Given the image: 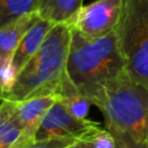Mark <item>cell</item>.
Listing matches in <instances>:
<instances>
[{
    "instance_id": "obj_1",
    "label": "cell",
    "mask_w": 148,
    "mask_h": 148,
    "mask_svg": "<svg viewBox=\"0 0 148 148\" xmlns=\"http://www.w3.org/2000/svg\"><path fill=\"white\" fill-rule=\"evenodd\" d=\"M66 72L79 92L94 104L126 74L116 29L99 37H88L72 29Z\"/></svg>"
},
{
    "instance_id": "obj_2",
    "label": "cell",
    "mask_w": 148,
    "mask_h": 148,
    "mask_svg": "<svg viewBox=\"0 0 148 148\" xmlns=\"http://www.w3.org/2000/svg\"><path fill=\"white\" fill-rule=\"evenodd\" d=\"M121 148H148V87L127 73L94 103Z\"/></svg>"
},
{
    "instance_id": "obj_3",
    "label": "cell",
    "mask_w": 148,
    "mask_h": 148,
    "mask_svg": "<svg viewBox=\"0 0 148 148\" xmlns=\"http://www.w3.org/2000/svg\"><path fill=\"white\" fill-rule=\"evenodd\" d=\"M71 37V24H54L40 49L17 74L13 89L1 98L21 102L51 95L58 96L67 77Z\"/></svg>"
},
{
    "instance_id": "obj_4",
    "label": "cell",
    "mask_w": 148,
    "mask_h": 148,
    "mask_svg": "<svg viewBox=\"0 0 148 148\" xmlns=\"http://www.w3.org/2000/svg\"><path fill=\"white\" fill-rule=\"evenodd\" d=\"M116 32L126 73L148 87V0H123Z\"/></svg>"
},
{
    "instance_id": "obj_5",
    "label": "cell",
    "mask_w": 148,
    "mask_h": 148,
    "mask_svg": "<svg viewBox=\"0 0 148 148\" xmlns=\"http://www.w3.org/2000/svg\"><path fill=\"white\" fill-rule=\"evenodd\" d=\"M123 0H96L83 6L71 23L72 29L88 37H99L116 29Z\"/></svg>"
},
{
    "instance_id": "obj_6",
    "label": "cell",
    "mask_w": 148,
    "mask_h": 148,
    "mask_svg": "<svg viewBox=\"0 0 148 148\" xmlns=\"http://www.w3.org/2000/svg\"><path fill=\"white\" fill-rule=\"evenodd\" d=\"M99 126L98 123L87 118L74 117L66 106L58 99L47 111L36 133L35 141L52 138H75L80 139L92 128Z\"/></svg>"
},
{
    "instance_id": "obj_7",
    "label": "cell",
    "mask_w": 148,
    "mask_h": 148,
    "mask_svg": "<svg viewBox=\"0 0 148 148\" xmlns=\"http://www.w3.org/2000/svg\"><path fill=\"white\" fill-rule=\"evenodd\" d=\"M58 99H59V96L51 95V96H44V97H37V98L16 102L17 113L23 127L22 139L20 145L16 148H20L24 145H28L35 141L36 133L42 124V120L44 119L50 108Z\"/></svg>"
},
{
    "instance_id": "obj_8",
    "label": "cell",
    "mask_w": 148,
    "mask_h": 148,
    "mask_svg": "<svg viewBox=\"0 0 148 148\" xmlns=\"http://www.w3.org/2000/svg\"><path fill=\"white\" fill-rule=\"evenodd\" d=\"M40 18L37 12L22 15L0 27V60L12 58L27 32Z\"/></svg>"
},
{
    "instance_id": "obj_9",
    "label": "cell",
    "mask_w": 148,
    "mask_h": 148,
    "mask_svg": "<svg viewBox=\"0 0 148 148\" xmlns=\"http://www.w3.org/2000/svg\"><path fill=\"white\" fill-rule=\"evenodd\" d=\"M53 27L54 24L52 22L40 17L35 23V25L27 32V35L17 46L16 51L14 52V56L12 59L13 66L17 74L27 65V62L36 54V52L40 49L47 34L51 31Z\"/></svg>"
},
{
    "instance_id": "obj_10",
    "label": "cell",
    "mask_w": 148,
    "mask_h": 148,
    "mask_svg": "<svg viewBox=\"0 0 148 148\" xmlns=\"http://www.w3.org/2000/svg\"><path fill=\"white\" fill-rule=\"evenodd\" d=\"M23 127L17 113V103L1 98L0 148H16L22 139Z\"/></svg>"
},
{
    "instance_id": "obj_11",
    "label": "cell",
    "mask_w": 148,
    "mask_h": 148,
    "mask_svg": "<svg viewBox=\"0 0 148 148\" xmlns=\"http://www.w3.org/2000/svg\"><path fill=\"white\" fill-rule=\"evenodd\" d=\"M83 7V0H38L37 13L53 24H71Z\"/></svg>"
},
{
    "instance_id": "obj_12",
    "label": "cell",
    "mask_w": 148,
    "mask_h": 148,
    "mask_svg": "<svg viewBox=\"0 0 148 148\" xmlns=\"http://www.w3.org/2000/svg\"><path fill=\"white\" fill-rule=\"evenodd\" d=\"M38 0H0V27L10 21L37 12Z\"/></svg>"
},
{
    "instance_id": "obj_13",
    "label": "cell",
    "mask_w": 148,
    "mask_h": 148,
    "mask_svg": "<svg viewBox=\"0 0 148 148\" xmlns=\"http://www.w3.org/2000/svg\"><path fill=\"white\" fill-rule=\"evenodd\" d=\"M0 76H1V97H3L13 89L17 79V73L13 66L12 58L0 60Z\"/></svg>"
},
{
    "instance_id": "obj_14",
    "label": "cell",
    "mask_w": 148,
    "mask_h": 148,
    "mask_svg": "<svg viewBox=\"0 0 148 148\" xmlns=\"http://www.w3.org/2000/svg\"><path fill=\"white\" fill-rule=\"evenodd\" d=\"M86 135L91 141L94 148H117L114 136L108 130H102L99 126L92 128Z\"/></svg>"
},
{
    "instance_id": "obj_15",
    "label": "cell",
    "mask_w": 148,
    "mask_h": 148,
    "mask_svg": "<svg viewBox=\"0 0 148 148\" xmlns=\"http://www.w3.org/2000/svg\"><path fill=\"white\" fill-rule=\"evenodd\" d=\"M75 138H52L46 140H38L31 143L24 145L20 148H66L67 146L75 142Z\"/></svg>"
},
{
    "instance_id": "obj_16",
    "label": "cell",
    "mask_w": 148,
    "mask_h": 148,
    "mask_svg": "<svg viewBox=\"0 0 148 148\" xmlns=\"http://www.w3.org/2000/svg\"><path fill=\"white\" fill-rule=\"evenodd\" d=\"M66 148H94L91 141L88 139V136L84 134L82 138L77 139L75 142H73L72 145L67 146Z\"/></svg>"
},
{
    "instance_id": "obj_17",
    "label": "cell",
    "mask_w": 148,
    "mask_h": 148,
    "mask_svg": "<svg viewBox=\"0 0 148 148\" xmlns=\"http://www.w3.org/2000/svg\"><path fill=\"white\" fill-rule=\"evenodd\" d=\"M117 148H121V147H119V146H117Z\"/></svg>"
}]
</instances>
